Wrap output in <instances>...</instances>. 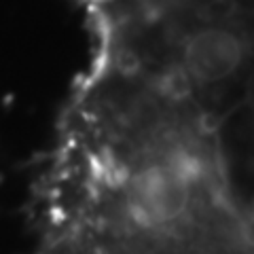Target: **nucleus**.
<instances>
[{
    "mask_svg": "<svg viewBox=\"0 0 254 254\" xmlns=\"http://www.w3.org/2000/svg\"><path fill=\"white\" fill-rule=\"evenodd\" d=\"M89 51L32 185L28 254H254L233 123L163 70Z\"/></svg>",
    "mask_w": 254,
    "mask_h": 254,
    "instance_id": "nucleus-1",
    "label": "nucleus"
}]
</instances>
